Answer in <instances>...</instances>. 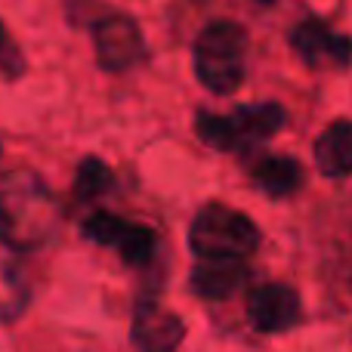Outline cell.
Segmentation results:
<instances>
[{"mask_svg":"<svg viewBox=\"0 0 352 352\" xmlns=\"http://www.w3.org/2000/svg\"><path fill=\"white\" fill-rule=\"evenodd\" d=\"M111 188V170L99 158H84L74 173V198L93 201Z\"/></svg>","mask_w":352,"mask_h":352,"instance_id":"obj_14","label":"cell"},{"mask_svg":"<svg viewBox=\"0 0 352 352\" xmlns=\"http://www.w3.org/2000/svg\"><path fill=\"white\" fill-rule=\"evenodd\" d=\"M62 207L41 173L28 167L0 173V244L12 254H34L53 244Z\"/></svg>","mask_w":352,"mask_h":352,"instance_id":"obj_1","label":"cell"},{"mask_svg":"<svg viewBox=\"0 0 352 352\" xmlns=\"http://www.w3.org/2000/svg\"><path fill=\"white\" fill-rule=\"evenodd\" d=\"M316 164L328 179H346L352 170V127L346 118L334 121L316 140Z\"/></svg>","mask_w":352,"mask_h":352,"instance_id":"obj_11","label":"cell"},{"mask_svg":"<svg viewBox=\"0 0 352 352\" xmlns=\"http://www.w3.org/2000/svg\"><path fill=\"white\" fill-rule=\"evenodd\" d=\"M250 179L260 192H266L269 198H287L303 186V167L291 155H269V158L256 161Z\"/></svg>","mask_w":352,"mask_h":352,"instance_id":"obj_12","label":"cell"},{"mask_svg":"<svg viewBox=\"0 0 352 352\" xmlns=\"http://www.w3.org/2000/svg\"><path fill=\"white\" fill-rule=\"evenodd\" d=\"M248 281V260H198L188 275V287L201 300H226Z\"/></svg>","mask_w":352,"mask_h":352,"instance_id":"obj_9","label":"cell"},{"mask_svg":"<svg viewBox=\"0 0 352 352\" xmlns=\"http://www.w3.org/2000/svg\"><path fill=\"white\" fill-rule=\"evenodd\" d=\"M188 248L198 260H248L260 248V229L241 210L204 204L188 226Z\"/></svg>","mask_w":352,"mask_h":352,"instance_id":"obj_4","label":"cell"},{"mask_svg":"<svg viewBox=\"0 0 352 352\" xmlns=\"http://www.w3.org/2000/svg\"><path fill=\"white\" fill-rule=\"evenodd\" d=\"M195 78L217 96L235 93L248 72V31L238 22L217 19L195 37Z\"/></svg>","mask_w":352,"mask_h":352,"instance_id":"obj_2","label":"cell"},{"mask_svg":"<svg viewBox=\"0 0 352 352\" xmlns=\"http://www.w3.org/2000/svg\"><path fill=\"white\" fill-rule=\"evenodd\" d=\"M291 47L297 50V56L306 65H318V59L331 56V53H334L340 68H346V62H349V41L343 34H334V31L324 22H318V19H306V22H300L297 28L291 31Z\"/></svg>","mask_w":352,"mask_h":352,"instance_id":"obj_10","label":"cell"},{"mask_svg":"<svg viewBox=\"0 0 352 352\" xmlns=\"http://www.w3.org/2000/svg\"><path fill=\"white\" fill-rule=\"evenodd\" d=\"M80 232H84L87 241L118 250L121 260L130 263V266H146L155 256V244H158V238H155V232L148 226L130 223V219L109 210L90 213L84 219V226H80Z\"/></svg>","mask_w":352,"mask_h":352,"instance_id":"obj_5","label":"cell"},{"mask_svg":"<svg viewBox=\"0 0 352 352\" xmlns=\"http://www.w3.org/2000/svg\"><path fill=\"white\" fill-rule=\"evenodd\" d=\"M93 47H96V65L111 74L127 72L146 53L140 25L124 12H111L93 22Z\"/></svg>","mask_w":352,"mask_h":352,"instance_id":"obj_6","label":"cell"},{"mask_svg":"<svg viewBox=\"0 0 352 352\" xmlns=\"http://www.w3.org/2000/svg\"><path fill=\"white\" fill-rule=\"evenodd\" d=\"M3 41H6V34H3V25H0V47H3Z\"/></svg>","mask_w":352,"mask_h":352,"instance_id":"obj_15","label":"cell"},{"mask_svg":"<svg viewBox=\"0 0 352 352\" xmlns=\"http://www.w3.org/2000/svg\"><path fill=\"white\" fill-rule=\"evenodd\" d=\"M287 121L285 105L278 102H256L238 105L232 115H213L198 111L195 115V133L217 152H250L272 140Z\"/></svg>","mask_w":352,"mask_h":352,"instance_id":"obj_3","label":"cell"},{"mask_svg":"<svg viewBox=\"0 0 352 352\" xmlns=\"http://www.w3.org/2000/svg\"><path fill=\"white\" fill-rule=\"evenodd\" d=\"M256 3H263V6H272V3H275V0H256Z\"/></svg>","mask_w":352,"mask_h":352,"instance_id":"obj_16","label":"cell"},{"mask_svg":"<svg viewBox=\"0 0 352 352\" xmlns=\"http://www.w3.org/2000/svg\"><path fill=\"white\" fill-rule=\"evenodd\" d=\"M303 303L291 285H260L248 297V322L260 334H281L300 324Z\"/></svg>","mask_w":352,"mask_h":352,"instance_id":"obj_7","label":"cell"},{"mask_svg":"<svg viewBox=\"0 0 352 352\" xmlns=\"http://www.w3.org/2000/svg\"><path fill=\"white\" fill-rule=\"evenodd\" d=\"M31 285L16 260L0 256V324H12L28 312Z\"/></svg>","mask_w":352,"mask_h":352,"instance_id":"obj_13","label":"cell"},{"mask_svg":"<svg viewBox=\"0 0 352 352\" xmlns=\"http://www.w3.org/2000/svg\"><path fill=\"white\" fill-rule=\"evenodd\" d=\"M130 334H133V343L140 346V352H176V346L182 343V334H186V324L161 303L142 300L133 312Z\"/></svg>","mask_w":352,"mask_h":352,"instance_id":"obj_8","label":"cell"}]
</instances>
